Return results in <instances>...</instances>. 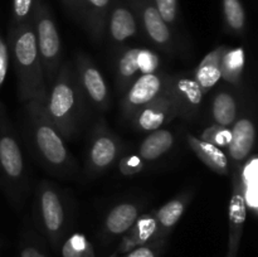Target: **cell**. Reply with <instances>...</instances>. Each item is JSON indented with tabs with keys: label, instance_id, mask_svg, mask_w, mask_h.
<instances>
[{
	"label": "cell",
	"instance_id": "obj_1",
	"mask_svg": "<svg viewBox=\"0 0 258 257\" xmlns=\"http://www.w3.org/2000/svg\"><path fill=\"white\" fill-rule=\"evenodd\" d=\"M25 118L30 146L43 168L59 178L75 175L77 163L66 140L48 118L44 105L37 101L25 102Z\"/></svg>",
	"mask_w": 258,
	"mask_h": 257
},
{
	"label": "cell",
	"instance_id": "obj_2",
	"mask_svg": "<svg viewBox=\"0 0 258 257\" xmlns=\"http://www.w3.org/2000/svg\"><path fill=\"white\" fill-rule=\"evenodd\" d=\"M8 45L14 60L19 98L24 102L37 101L44 105L48 87L30 18L20 24L10 25Z\"/></svg>",
	"mask_w": 258,
	"mask_h": 257
},
{
	"label": "cell",
	"instance_id": "obj_3",
	"mask_svg": "<svg viewBox=\"0 0 258 257\" xmlns=\"http://www.w3.org/2000/svg\"><path fill=\"white\" fill-rule=\"evenodd\" d=\"M83 98L75 67L71 62L62 63L48 87L44 110L64 140H72L78 134L85 111Z\"/></svg>",
	"mask_w": 258,
	"mask_h": 257
},
{
	"label": "cell",
	"instance_id": "obj_4",
	"mask_svg": "<svg viewBox=\"0 0 258 257\" xmlns=\"http://www.w3.org/2000/svg\"><path fill=\"white\" fill-rule=\"evenodd\" d=\"M0 183L10 201L18 206L28 189V169L24 155L4 103L0 102Z\"/></svg>",
	"mask_w": 258,
	"mask_h": 257
},
{
	"label": "cell",
	"instance_id": "obj_5",
	"mask_svg": "<svg viewBox=\"0 0 258 257\" xmlns=\"http://www.w3.org/2000/svg\"><path fill=\"white\" fill-rule=\"evenodd\" d=\"M33 214L38 227L54 248L62 242L70 223V207L62 191L47 180L38 184Z\"/></svg>",
	"mask_w": 258,
	"mask_h": 257
},
{
	"label": "cell",
	"instance_id": "obj_6",
	"mask_svg": "<svg viewBox=\"0 0 258 257\" xmlns=\"http://www.w3.org/2000/svg\"><path fill=\"white\" fill-rule=\"evenodd\" d=\"M30 20L34 28L45 85L49 87L62 65V43L52 10L45 0H34Z\"/></svg>",
	"mask_w": 258,
	"mask_h": 257
},
{
	"label": "cell",
	"instance_id": "obj_7",
	"mask_svg": "<svg viewBox=\"0 0 258 257\" xmlns=\"http://www.w3.org/2000/svg\"><path fill=\"white\" fill-rule=\"evenodd\" d=\"M123 144L115 133L108 128L105 120L96 123L86 151V174L100 175L107 171L120 159Z\"/></svg>",
	"mask_w": 258,
	"mask_h": 257
},
{
	"label": "cell",
	"instance_id": "obj_8",
	"mask_svg": "<svg viewBox=\"0 0 258 257\" xmlns=\"http://www.w3.org/2000/svg\"><path fill=\"white\" fill-rule=\"evenodd\" d=\"M159 71L160 57L155 50L145 47L125 48L115 60L116 87L123 95L136 78Z\"/></svg>",
	"mask_w": 258,
	"mask_h": 257
},
{
	"label": "cell",
	"instance_id": "obj_9",
	"mask_svg": "<svg viewBox=\"0 0 258 257\" xmlns=\"http://www.w3.org/2000/svg\"><path fill=\"white\" fill-rule=\"evenodd\" d=\"M170 77L171 75L159 71L136 78L122 95L121 115L123 120H130L136 111L159 97L168 88Z\"/></svg>",
	"mask_w": 258,
	"mask_h": 257
},
{
	"label": "cell",
	"instance_id": "obj_10",
	"mask_svg": "<svg viewBox=\"0 0 258 257\" xmlns=\"http://www.w3.org/2000/svg\"><path fill=\"white\" fill-rule=\"evenodd\" d=\"M138 18L139 27L146 39L164 52L174 53L176 47L175 33L166 24L151 0H127Z\"/></svg>",
	"mask_w": 258,
	"mask_h": 257
},
{
	"label": "cell",
	"instance_id": "obj_11",
	"mask_svg": "<svg viewBox=\"0 0 258 257\" xmlns=\"http://www.w3.org/2000/svg\"><path fill=\"white\" fill-rule=\"evenodd\" d=\"M75 72L83 97L97 111H107L111 101L110 90L100 68L88 55L78 53L75 60Z\"/></svg>",
	"mask_w": 258,
	"mask_h": 257
},
{
	"label": "cell",
	"instance_id": "obj_12",
	"mask_svg": "<svg viewBox=\"0 0 258 257\" xmlns=\"http://www.w3.org/2000/svg\"><path fill=\"white\" fill-rule=\"evenodd\" d=\"M178 117L179 108L166 88L159 97L136 111L128 121L131 122L134 130L141 131V133H151V131L164 127L174 118Z\"/></svg>",
	"mask_w": 258,
	"mask_h": 257
},
{
	"label": "cell",
	"instance_id": "obj_13",
	"mask_svg": "<svg viewBox=\"0 0 258 257\" xmlns=\"http://www.w3.org/2000/svg\"><path fill=\"white\" fill-rule=\"evenodd\" d=\"M168 92L179 108V117L191 120L198 115L203 103L204 93L193 76L180 73L171 75Z\"/></svg>",
	"mask_w": 258,
	"mask_h": 257
},
{
	"label": "cell",
	"instance_id": "obj_14",
	"mask_svg": "<svg viewBox=\"0 0 258 257\" xmlns=\"http://www.w3.org/2000/svg\"><path fill=\"white\" fill-rule=\"evenodd\" d=\"M138 18L127 0H112L107 22H106L105 37L115 45L123 44L126 40L139 34Z\"/></svg>",
	"mask_w": 258,
	"mask_h": 257
},
{
	"label": "cell",
	"instance_id": "obj_15",
	"mask_svg": "<svg viewBox=\"0 0 258 257\" xmlns=\"http://www.w3.org/2000/svg\"><path fill=\"white\" fill-rule=\"evenodd\" d=\"M231 141L228 149V159L231 164V171L239 168L252 154L256 143V125L249 115L238 116L231 126Z\"/></svg>",
	"mask_w": 258,
	"mask_h": 257
},
{
	"label": "cell",
	"instance_id": "obj_16",
	"mask_svg": "<svg viewBox=\"0 0 258 257\" xmlns=\"http://www.w3.org/2000/svg\"><path fill=\"white\" fill-rule=\"evenodd\" d=\"M247 206L242 194L238 173L232 170V194L228 204V253H238L247 218Z\"/></svg>",
	"mask_w": 258,
	"mask_h": 257
},
{
	"label": "cell",
	"instance_id": "obj_17",
	"mask_svg": "<svg viewBox=\"0 0 258 257\" xmlns=\"http://www.w3.org/2000/svg\"><path fill=\"white\" fill-rule=\"evenodd\" d=\"M141 204L136 201L120 202L107 212L103 221L102 233L105 238L112 239L123 236L133 227L141 214Z\"/></svg>",
	"mask_w": 258,
	"mask_h": 257
},
{
	"label": "cell",
	"instance_id": "obj_18",
	"mask_svg": "<svg viewBox=\"0 0 258 257\" xmlns=\"http://www.w3.org/2000/svg\"><path fill=\"white\" fill-rule=\"evenodd\" d=\"M158 239V222H156L154 209L149 213H143L139 216L135 223L122 236L120 244L113 251L110 257H118L139 246L149 243Z\"/></svg>",
	"mask_w": 258,
	"mask_h": 257
},
{
	"label": "cell",
	"instance_id": "obj_19",
	"mask_svg": "<svg viewBox=\"0 0 258 257\" xmlns=\"http://www.w3.org/2000/svg\"><path fill=\"white\" fill-rule=\"evenodd\" d=\"M191 199L193 191L185 190L166 202L159 209H154V214L158 222V239H168L169 234L185 213Z\"/></svg>",
	"mask_w": 258,
	"mask_h": 257
},
{
	"label": "cell",
	"instance_id": "obj_20",
	"mask_svg": "<svg viewBox=\"0 0 258 257\" xmlns=\"http://www.w3.org/2000/svg\"><path fill=\"white\" fill-rule=\"evenodd\" d=\"M111 4L112 0H82L80 23L86 28L93 42L101 43L105 38Z\"/></svg>",
	"mask_w": 258,
	"mask_h": 257
},
{
	"label": "cell",
	"instance_id": "obj_21",
	"mask_svg": "<svg viewBox=\"0 0 258 257\" xmlns=\"http://www.w3.org/2000/svg\"><path fill=\"white\" fill-rule=\"evenodd\" d=\"M185 139L190 150L212 171L219 174V175H228L231 173L229 159L223 149L212 145L193 134H186Z\"/></svg>",
	"mask_w": 258,
	"mask_h": 257
},
{
	"label": "cell",
	"instance_id": "obj_22",
	"mask_svg": "<svg viewBox=\"0 0 258 257\" xmlns=\"http://www.w3.org/2000/svg\"><path fill=\"white\" fill-rule=\"evenodd\" d=\"M227 45H219L212 49L208 54L204 55L194 71L193 78L203 93H208L212 88L216 87L221 78V59L226 50Z\"/></svg>",
	"mask_w": 258,
	"mask_h": 257
},
{
	"label": "cell",
	"instance_id": "obj_23",
	"mask_svg": "<svg viewBox=\"0 0 258 257\" xmlns=\"http://www.w3.org/2000/svg\"><path fill=\"white\" fill-rule=\"evenodd\" d=\"M258 159L256 154H251L239 168H237L242 194L246 202L247 209L257 216L258 209Z\"/></svg>",
	"mask_w": 258,
	"mask_h": 257
},
{
	"label": "cell",
	"instance_id": "obj_24",
	"mask_svg": "<svg viewBox=\"0 0 258 257\" xmlns=\"http://www.w3.org/2000/svg\"><path fill=\"white\" fill-rule=\"evenodd\" d=\"M174 144H175L174 134L168 128L161 127L151 131L148 136L144 138V140L139 145L138 154L144 160L150 163L168 154L173 149Z\"/></svg>",
	"mask_w": 258,
	"mask_h": 257
},
{
	"label": "cell",
	"instance_id": "obj_25",
	"mask_svg": "<svg viewBox=\"0 0 258 257\" xmlns=\"http://www.w3.org/2000/svg\"><path fill=\"white\" fill-rule=\"evenodd\" d=\"M239 116V101L232 92L226 90L216 93L212 101V117L214 123L231 127Z\"/></svg>",
	"mask_w": 258,
	"mask_h": 257
},
{
	"label": "cell",
	"instance_id": "obj_26",
	"mask_svg": "<svg viewBox=\"0 0 258 257\" xmlns=\"http://www.w3.org/2000/svg\"><path fill=\"white\" fill-rule=\"evenodd\" d=\"M246 67L243 47H227L221 59V78L232 86H239Z\"/></svg>",
	"mask_w": 258,
	"mask_h": 257
},
{
	"label": "cell",
	"instance_id": "obj_27",
	"mask_svg": "<svg viewBox=\"0 0 258 257\" xmlns=\"http://www.w3.org/2000/svg\"><path fill=\"white\" fill-rule=\"evenodd\" d=\"M222 12L226 29L242 37L247 28V15L242 0H222Z\"/></svg>",
	"mask_w": 258,
	"mask_h": 257
},
{
	"label": "cell",
	"instance_id": "obj_28",
	"mask_svg": "<svg viewBox=\"0 0 258 257\" xmlns=\"http://www.w3.org/2000/svg\"><path fill=\"white\" fill-rule=\"evenodd\" d=\"M62 257H96L92 243L82 233H73L63 242Z\"/></svg>",
	"mask_w": 258,
	"mask_h": 257
},
{
	"label": "cell",
	"instance_id": "obj_29",
	"mask_svg": "<svg viewBox=\"0 0 258 257\" xmlns=\"http://www.w3.org/2000/svg\"><path fill=\"white\" fill-rule=\"evenodd\" d=\"M164 22L176 33L180 10H179V0H151Z\"/></svg>",
	"mask_w": 258,
	"mask_h": 257
},
{
	"label": "cell",
	"instance_id": "obj_30",
	"mask_svg": "<svg viewBox=\"0 0 258 257\" xmlns=\"http://www.w3.org/2000/svg\"><path fill=\"white\" fill-rule=\"evenodd\" d=\"M231 127L213 123L212 126L204 128L198 138L221 149H227V146L229 145V141H231Z\"/></svg>",
	"mask_w": 258,
	"mask_h": 257
},
{
	"label": "cell",
	"instance_id": "obj_31",
	"mask_svg": "<svg viewBox=\"0 0 258 257\" xmlns=\"http://www.w3.org/2000/svg\"><path fill=\"white\" fill-rule=\"evenodd\" d=\"M146 166H148V161L144 160L138 153H130L120 156L117 164L118 171L125 176L140 174L141 171L145 170Z\"/></svg>",
	"mask_w": 258,
	"mask_h": 257
},
{
	"label": "cell",
	"instance_id": "obj_32",
	"mask_svg": "<svg viewBox=\"0 0 258 257\" xmlns=\"http://www.w3.org/2000/svg\"><path fill=\"white\" fill-rule=\"evenodd\" d=\"M168 239H154L149 243L139 246L118 257H160L165 249Z\"/></svg>",
	"mask_w": 258,
	"mask_h": 257
},
{
	"label": "cell",
	"instance_id": "obj_33",
	"mask_svg": "<svg viewBox=\"0 0 258 257\" xmlns=\"http://www.w3.org/2000/svg\"><path fill=\"white\" fill-rule=\"evenodd\" d=\"M34 0H13L12 25L20 24L30 18Z\"/></svg>",
	"mask_w": 258,
	"mask_h": 257
},
{
	"label": "cell",
	"instance_id": "obj_34",
	"mask_svg": "<svg viewBox=\"0 0 258 257\" xmlns=\"http://www.w3.org/2000/svg\"><path fill=\"white\" fill-rule=\"evenodd\" d=\"M9 45L5 42L4 38L0 35V87L4 85V81L7 78L8 68H9Z\"/></svg>",
	"mask_w": 258,
	"mask_h": 257
},
{
	"label": "cell",
	"instance_id": "obj_35",
	"mask_svg": "<svg viewBox=\"0 0 258 257\" xmlns=\"http://www.w3.org/2000/svg\"><path fill=\"white\" fill-rule=\"evenodd\" d=\"M66 9L70 12L73 18L81 22V12H82V0H60Z\"/></svg>",
	"mask_w": 258,
	"mask_h": 257
},
{
	"label": "cell",
	"instance_id": "obj_36",
	"mask_svg": "<svg viewBox=\"0 0 258 257\" xmlns=\"http://www.w3.org/2000/svg\"><path fill=\"white\" fill-rule=\"evenodd\" d=\"M19 257H47L44 254V252L39 248L35 244H27L22 248L20 251Z\"/></svg>",
	"mask_w": 258,
	"mask_h": 257
},
{
	"label": "cell",
	"instance_id": "obj_37",
	"mask_svg": "<svg viewBox=\"0 0 258 257\" xmlns=\"http://www.w3.org/2000/svg\"><path fill=\"white\" fill-rule=\"evenodd\" d=\"M226 257H237L236 254H232V253H228V252H227V256Z\"/></svg>",
	"mask_w": 258,
	"mask_h": 257
}]
</instances>
